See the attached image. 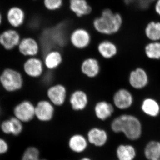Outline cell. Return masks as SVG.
I'll list each match as a JSON object with an SVG mask.
<instances>
[{
  "label": "cell",
  "instance_id": "e0dca14e",
  "mask_svg": "<svg viewBox=\"0 0 160 160\" xmlns=\"http://www.w3.org/2000/svg\"><path fill=\"white\" fill-rule=\"evenodd\" d=\"M133 98L130 92L125 89H118L113 96V105L120 109H128L131 106Z\"/></svg>",
  "mask_w": 160,
  "mask_h": 160
},
{
  "label": "cell",
  "instance_id": "4dcf8cb0",
  "mask_svg": "<svg viewBox=\"0 0 160 160\" xmlns=\"http://www.w3.org/2000/svg\"><path fill=\"white\" fill-rule=\"evenodd\" d=\"M154 9L155 13L160 17V0L155 2Z\"/></svg>",
  "mask_w": 160,
  "mask_h": 160
},
{
  "label": "cell",
  "instance_id": "8fae6325",
  "mask_svg": "<svg viewBox=\"0 0 160 160\" xmlns=\"http://www.w3.org/2000/svg\"><path fill=\"white\" fill-rule=\"evenodd\" d=\"M35 118L42 122H50L54 118L55 106L48 100H42L35 104Z\"/></svg>",
  "mask_w": 160,
  "mask_h": 160
},
{
  "label": "cell",
  "instance_id": "7a4b0ae2",
  "mask_svg": "<svg viewBox=\"0 0 160 160\" xmlns=\"http://www.w3.org/2000/svg\"><path fill=\"white\" fill-rule=\"evenodd\" d=\"M110 127L113 132H122L129 140H137L142 135V124L137 118L131 115L123 114L116 118Z\"/></svg>",
  "mask_w": 160,
  "mask_h": 160
},
{
  "label": "cell",
  "instance_id": "2e32d148",
  "mask_svg": "<svg viewBox=\"0 0 160 160\" xmlns=\"http://www.w3.org/2000/svg\"><path fill=\"white\" fill-rule=\"evenodd\" d=\"M45 68L49 70L57 69L62 63V52L57 49H50L46 52L43 60Z\"/></svg>",
  "mask_w": 160,
  "mask_h": 160
},
{
  "label": "cell",
  "instance_id": "277c9868",
  "mask_svg": "<svg viewBox=\"0 0 160 160\" xmlns=\"http://www.w3.org/2000/svg\"><path fill=\"white\" fill-rule=\"evenodd\" d=\"M35 105L29 100L20 101L12 109V116L23 123L30 122L35 118Z\"/></svg>",
  "mask_w": 160,
  "mask_h": 160
},
{
  "label": "cell",
  "instance_id": "83f0119b",
  "mask_svg": "<svg viewBox=\"0 0 160 160\" xmlns=\"http://www.w3.org/2000/svg\"><path fill=\"white\" fill-rule=\"evenodd\" d=\"M21 160H47L40 158L39 150L35 146H29L23 152Z\"/></svg>",
  "mask_w": 160,
  "mask_h": 160
},
{
  "label": "cell",
  "instance_id": "9a60e30c",
  "mask_svg": "<svg viewBox=\"0 0 160 160\" xmlns=\"http://www.w3.org/2000/svg\"><path fill=\"white\" fill-rule=\"evenodd\" d=\"M86 138L89 143L98 147L105 146L109 138L107 132L105 129L98 127H92L89 129Z\"/></svg>",
  "mask_w": 160,
  "mask_h": 160
},
{
  "label": "cell",
  "instance_id": "d6986e66",
  "mask_svg": "<svg viewBox=\"0 0 160 160\" xmlns=\"http://www.w3.org/2000/svg\"><path fill=\"white\" fill-rule=\"evenodd\" d=\"M89 143L86 137L80 133H76L69 138L68 146L72 152L81 153L86 151Z\"/></svg>",
  "mask_w": 160,
  "mask_h": 160
},
{
  "label": "cell",
  "instance_id": "4316f807",
  "mask_svg": "<svg viewBox=\"0 0 160 160\" xmlns=\"http://www.w3.org/2000/svg\"><path fill=\"white\" fill-rule=\"evenodd\" d=\"M145 52L147 57L152 59H160V42L155 41L148 43L145 47Z\"/></svg>",
  "mask_w": 160,
  "mask_h": 160
},
{
  "label": "cell",
  "instance_id": "ac0fdd59",
  "mask_svg": "<svg viewBox=\"0 0 160 160\" xmlns=\"http://www.w3.org/2000/svg\"><path fill=\"white\" fill-rule=\"evenodd\" d=\"M69 7L71 12L78 18L89 15L92 11L87 0H69Z\"/></svg>",
  "mask_w": 160,
  "mask_h": 160
},
{
  "label": "cell",
  "instance_id": "e575fe53",
  "mask_svg": "<svg viewBox=\"0 0 160 160\" xmlns=\"http://www.w3.org/2000/svg\"><path fill=\"white\" fill-rule=\"evenodd\" d=\"M32 1H38V0H32Z\"/></svg>",
  "mask_w": 160,
  "mask_h": 160
},
{
  "label": "cell",
  "instance_id": "484cf974",
  "mask_svg": "<svg viewBox=\"0 0 160 160\" xmlns=\"http://www.w3.org/2000/svg\"><path fill=\"white\" fill-rule=\"evenodd\" d=\"M142 108L146 114L151 117L157 116L160 112L159 105L153 99L147 98L144 100Z\"/></svg>",
  "mask_w": 160,
  "mask_h": 160
},
{
  "label": "cell",
  "instance_id": "8992f818",
  "mask_svg": "<svg viewBox=\"0 0 160 160\" xmlns=\"http://www.w3.org/2000/svg\"><path fill=\"white\" fill-rule=\"evenodd\" d=\"M69 42L74 48L83 50L88 48L91 43V33L88 29L83 27L73 29L69 37Z\"/></svg>",
  "mask_w": 160,
  "mask_h": 160
},
{
  "label": "cell",
  "instance_id": "f546056e",
  "mask_svg": "<svg viewBox=\"0 0 160 160\" xmlns=\"http://www.w3.org/2000/svg\"><path fill=\"white\" fill-rule=\"evenodd\" d=\"M9 149V146L6 140L0 138V155L5 154Z\"/></svg>",
  "mask_w": 160,
  "mask_h": 160
},
{
  "label": "cell",
  "instance_id": "ba28073f",
  "mask_svg": "<svg viewBox=\"0 0 160 160\" xmlns=\"http://www.w3.org/2000/svg\"><path fill=\"white\" fill-rule=\"evenodd\" d=\"M23 73L31 78H38L44 73L45 66L43 60L33 57L26 58L22 66Z\"/></svg>",
  "mask_w": 160,
  "mask_h": 160
},
{
  "label": "cell",
  "instance_id": "9c48e42d",
  "mask_svg": "<svg viewBox=\"0 0 160 160\" xmlns=\"http://www.w3.org/2000/svg\"><path fill=\"white\" fill-rule=\"evenodd\" d=\"M17 49L21 56L26 58L37 57L41 50L39 42L31 36L22 37Z\"/></svg>",
  "mask_w": 160,
  "mask_h": 160
},
{
  "label": "cell",
  "instance_id": "d6a6232c",
  "mask_svg": "<svg viewBox=\"0 0 160 160\" xmlns=\"http://www.w3.org/2000/svg\"><path fill=\"white\" fill-rule=\"evenodd\" d=\"M79 160H92L89 157H83Z\"/></svg>",
  "mask_w": 160,
  "mask_h": 160
},
{
  "label": "cell",
  "instance_id": "1f68e13d",
  "mask_svg": "<svg viewBox=\"0 0 160 160\" xmlns=\"http://www.w3.org/2000/svg\"><path fill=\"white\" fill-rule=\"evenodd\" d=\"M4 21H5V17L2 13L0 11V27L2 25Z\"/></svg>",
  "mask_w": 160,
  "mask_h": 160
},
{
  "label": "cell",
  "instance_id": "30bf717a",
  "mask_svg": "<svg viewBox=\"0 0 160 160\" xmlns=\"http://www.w3.org/2000/svg\"><path fill=\"white\" fill-rule=\"evenodd\" d=\"M46 95L48 100L55 107H60L63 106L67 100V89L63 84H54L48 88Z\"/></svg>",
  "mask_w": 160,
  "mask_h": 160
},
{
  "label": "cell",
  "instance_id": "d4e9b609",
  "mask_svg": "<svg viewBox=\"0 0 160 160\" xmlns=\"http://www.w3.org/2000/svg\"><path fill=\"white\" fill-rule=\"evenodd\" d=\"M144 154L148 160H160V142L152 141L146 145Z\"/></svg>",
  "mask_w": 160,
  "mask_h": 160
},
{
  "label": "cell",
  "instance_id": "f1b7e54d",
  "mask_svg": "<svg viewBox=\"0 0 160 160\" xmlns=\"http://www.w3.org/2000/svg\"><path fill=\"white\" fill-rule=\"evenodd\" d=\"M43 7L47 11L55 12L60 10L64 5V0H43Z\"/></svg>",
  "mask_w": 160,
  "mask_h": 160
},
{
  "label": "cell",
  "instance_id": "3957f363",
  "mask_svg": "<svg viewBox=\"0 0 160 160\" xmlns=\"http://www.w3.org/2000/svg\"><path fill=\"white\" fill-rule=\"evenodd\" d=\"M24 82L23 75L18 69L6 67L0 72V86L6 92L14 93L20 91Z\"/></svg>",
  "mask_w": 160,
  "mask_h": 160
},
{
  "label": "cell",
  "instance_id": "52a82bcc",
  "mask_svg": "<svg viewBox=\"0 0 160 160\" xmlns=\"http://www.w3.org/2000/svg\"><path fill=\"white\" fill-rule=\"evenodd\" d=\"M26 18V12L23 8L19 6H13L7 9L5 21L9 27L18 29L25 25Z\"/></svg>",
  "mask_w": 160,
  "mask_h": 160
},
{
  "label": "cell",
  "instance_id": "603a6c76",
  "mask_svg": "<svg viewBox=\"0 0 160 160\" xmlns=\"http://www.w3.org/2000/svg\"><path fill=\"white\" fill-rule=\"evenodd\" d=\"M117 157L118 160H133L136 156V151L133 146L122 144L117 148Z\"/></svg>",
  "mask_w": 160,
  "mask_h": 160
},
{
  "label": "cell",
  "instance_id": "5bb4252c",
  "mask_svg": "<svg viewBox=\"0 0 160 160\" xmlns=\"http://www.w3.org/2000/svg\"><path fill=\"white\" fill-rule=\"evenodd\" d=\"M80 69L82 74L89 78L97 77L101 72V65L98 60L94 58L85 59L81 63Z\"/></svg>",
  "mask_w": 160,
  "mask_h": 160
},
{
  "label": "cell",
  "instance_id": "836d02e7",
  "mask_svg": "<svg viewBox=\"0 0 160 160\" xmlns=\"http://www.w3.org/2000/svg\"><path fill=\"white\" fill-rule=\"evenodd\" d=\"M147 1H148V2H155V1H156L157 0H147Z\"/></svg>",
  "mask_w": 160,
  "mask_h": 160
},
{
  "label": "cell",
  "instance_id": "6da1fadb",
  "mask_svg": "<svg viewBox=\"0 0 160 160\" xmlns=\"http://www.w3.org/2000/svg\"><path fill=\"white\" fill-rule=\"evenodd\" d=\"M123 23L122 15L109 8L103 9L99 16L92 21V27L96 32L103 35L111 36L120 31Z\"/></svg>",
  "mask_w": 160,
  "mask_h": 160
},
{
  "label": "cell",
  "instance_id": "4fadbf2b",
  "mask_svg": "<svg viewBox=\"0 0 160 160\" xmlns=\"http://www.w3.org/2000/svg\"><path fill=\"white\" fill-rule=\"evenodd\" d=\"M24 123L12 116L0 122V129L4 134L19 135L24 129Z\"/></svg>",
  "mask_w": 160,
  "mask_h": 160
},
{
  "label": "cell",
  "instance_id": "7c38bea8",
  "mask_svg": "<svg viewBox=\"0 0 160 160\" xmlns=\"http://www.w3.org/2000/svg\"><path fill=\"white\" fill-rule=\"evenodd\" d=\"M69 102L72 110L78 112L83 111L89 104V96L84 90L77 89L69 96Z\"/></svg>",
  "mask_w": 160,
  "mask_h": 160
},
{
  "label": "cell",
  "instance_id": "cb8c5ba5",
  "mask_svg": "<svg viewBox=\"0 0 160 160\" xmlns=\"http://www.w3.org/2000/svg\"><path fill=\"white\" fill-rule=\"evenodd\" d=\"M144 32L151 42L160 41V22L152 21L146 24Z\"/></svg>",
  "mask_w": 160,
  "mask_h": 160
},
{
  "label": "cell",
  "instance_id": "44dd1931",
  "mask_svg": "<svg viewBox=\"0 0 160 160\" xmlns=\"http://www.w3.org/2000/svg\"><path fill=\"white\" fill-rule=\"evenodd\" d=\"M99 54L103 58L110 59L117 54V46L113 42L109 40H105L101 41L97 46Z\"/></svg>",
  "mask_w": 160,
  "mask_h": 160
},
{
  "label": "cell",
  "instance_id": "5b68a950",
  "mask_svg": "<svg viewBox=\"0 0 160 160\" xmlns=\"http://www.w3.org/2000/svg\"><path fill=\"white\" fill-rule=\"evenodd\" d=\"M22 35L17 29L8 27L0 32V46L6 51L17 49Z\"/></svg>",
  "mask_w": 160,
  "mask_h": 160
},
{
  "label": "cell",
  "instance_id": "7402d4cb",
  "mask_svg": "<svg viewBox=\"0 0 160 160\" xmlns=\"http://www.w3.org/2000/svg\"><path fill=\"white\" fill-rule=\"evenodd\" d=\"M129 81L130 85L135 89H142L148 83V76L144 69L138 68L131 72L129 75Z\"/></svg>",
  "mask_w": 160,
  "mask_h": 160
},
{
  "label": "cell",
  "instance_id": "ffe728a7",
  "mask_svg": "<svg viewBox=\"0 0 160 160\" xmlns=\"http://www.w3.org/2000/svg\"><path fill=\"white\" fill-rule=\"evenodd\" d=\"M114 106L106 101H100L96 103L94 107V112L98 119L105 121L111 117L114 112Z\"/></svg>",
  "mask_w": 160,
  "mask_h": 160
}]
</instances>
